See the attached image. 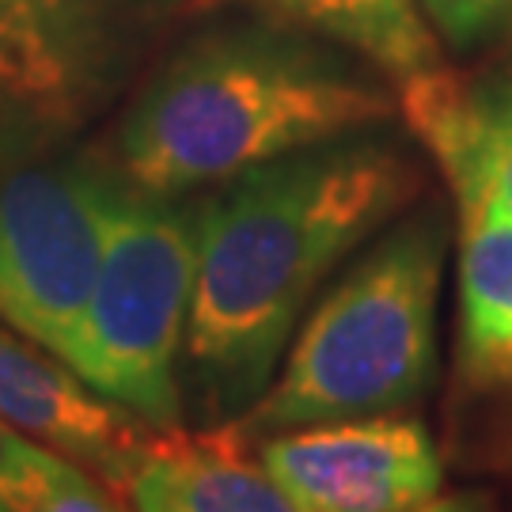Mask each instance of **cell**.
<instances>
[{
	"mask_svg": "<svg viewBox=\"0 0 512 512\" xmlns=\"http://www.w3.org/2000/svg\"><path fill=\"white\" fill-rule=\"evenodd\" d=\"M258 456L308 512H410L444 486L425 421L403 410L285 429Z\"/></svg>",
	"mask_w": 512,
	"mask_h": 512,
	"instance_id": "cell-7",
	"label": "cell"
},
{
	"mask_svg": "<svg viewBox=\"0 0 512 512\" xmlns=\"http://www.w3.org/2000/svg\"><path fill=\"white\" fill-rule=\"evenodd\" d=\"M236 429L145 437L122 482L133 512H308Z\"/></svg>",
	"mask_w": 512,
	"mask_h": 512,
	"instance_id": "cell-10",
	"label": "cell"
},
{
	"mask_svg": "<svg viewBox=\"0 0 512 512\" xmlns=\"http://www.w3.org/2000/svg\"><path fill=\"white\" fill-rule=\"evenodd\" d=\"M0 418L88 467L114 494L122 490L148 429L8 323H0Z\"/></svg>",
	"mask_w": 512,
	"mask_h": 512,
	"instance_id": "cell-8",
	"label": "cell"
},
{
	"mask_svg": "<svg viewBox=\"0 0 512 512\" xmlns=\"http://www.w3.org/2000/svg\"><path fill=\"white\" fill-rule=\"evenodd\" d=\"M418 194V167L384 141H327L220 183L202 202L186 327L205 418L262 399L315 289Z\"/></svg>",
	"mask_w": 512,
	"mask_h": 512,
	"instance_id": "cell-1",
	"label": "cell"
},
{
	"mask_svg": "<svg viewBox=\"0 0 512 512\" xmlns=\"http://www.w3.org/2000/svg\"><path fill=\"white\" fill-rule=\"evenodd\" d=\"M274 16L365 57L391 80H414L440 65L437 38L418 0H258Z\"/></svg>",
	"mask_w": 512,
	"mask_h": 512,
	"instance_id": "cell-12",
	"label": "cell"
},
{
	"mask_svg": "<svg viewBox=\"0 0 512 512\" xmlns=\"http://www.w3.org/2000/svg\"><path fill=\"white\" fill-rule=\"evenodd\" d=\"M122 175L88 160L0 171V323L69 365Z\"/></svg>",
	"mask_w": 512,
	"mask_h": 512,
	"instance_id": "cell-5",
	"label": "cell"
},
{
	"mask_svg": "<svg viewBox=\"0 0 512 512\" xmlns=\"http://www.w3.org/2000/svg\"><path fill=\"white\" fill-rule=\"evenodd\" d=\"M448 255L440 209L391 228L308 315L281 376L255 406L224 421L262 440L414 406L437 372V300Z\"/></svg>",
	"mask_w": 512,
	"mask_h": 512,
	"instance_id": "cell-3",
	"label": "cell"
},
{
	"mask_svg": "<svg viewBox=\"0 0 512 512\" xmlns=\"http://www.w3.org/2000/svg\"><path fill=\"white\" fill-rule=\"evenodd\" d=\"M459 224V365L478 387L512 384V220L467 213Z\"/></svg>",
	"mask_w": 512,
	"mask_h": 512,
	"instance_id": "cell-11",
	"label": "cell"
},
{
	"mask_svg": "<svg viewBox=\"0 0 512 512\" xmlns=\"http://www.w3.org/2000/svg\"><path fill=\"white\" fill-rule=\"evenodd\" d=\"M38 512H126L110 497L107 482H95L80 471V463L50 452L46 459V486Z\"/></svg>",
	"mask_w": 512,
	"mask_h": 512,
	"instance_id": "cell-15",
	"label": "cell"
},
{
	"mask_svg": "<svg viewBox=\"0 0 512 512\" xmlns=\"http://www.w3.org/2000/svg\"><path fill=\"white\" fill-rule=\"evenodd\" d=\"M202 202L114 190L103 262L69 368L156 433L183 425L179 353L198 285Z\"/></svg>",
	"mask_w": 512,
	"mask_h": 512,
	"instance_id": "cell-4",
	"label": "cell"
},
{
	"mask_svg": "<svg viewBox=\"0 0 512 512\" xmlns=\"http://www.w3.org/2000/svg\"><path fill=\"white\" fill-rule=\"evenodd\" d=\"M429 27L456 50H475L512 31V0H418Z\"/></svg>",
	"mask_w": 512,
	"mask_h": 512,
	"instance_id": "cell-13",
	"label": "cell"
},
{
	"mask_svg": "<svg viewBox=\"0 0 512 512\" xmlns=\"http://www.w3.org/2000/svg\"><path fill=\"white\" fill-rule=\"evenodd\" d=\"M50 452L0 418V512H38Z\"/></svg>",
	"mask_w": 512,
	"mask_h": 512,
	"instance_id": "cell-14",
	"label": "cell"
},
{
	"mask_svg": "<svg viewBox=\"0 0 512 512\" xmlns=\"http://www.w3.org/2000/svg\"><path fill=\"white\" fill-rule=\"evenodd\" d=\"M395 99L308 38L209 27L152 69L122 114L114 164L145 194L183 198L391 118Z\"/></svg>",
	"mask_w": 512,
	"mask_h": 512,
	"instance_id": "cell-2",
	"label": "cell"
},
{
	"mask_svg": "<svg viewBox=\"0 0 512 512\" xmlns=\"http://www.w3.org/2000/svg\"><path fill=\"white\" fill-rule=\"evenodd\" d=\"M209 4H220V0H198V8H209Z\"/></svg>",
	"mask_w": 512,
	"mask_h": 512,
	"instance_id": "cell-17",
	"label": "cell"
},
{
	"mask_svg": "<svg viewBox=\"0 0 512 512\" xmlns=\"http://www.w3.org/2000/svg\"><path fill=\"white\" fill-rule=\"evenodd\" d=\"M399 107L444 171L459 217L512 220V80L459 84L437 65L406 80Z\"/></svg>",
	"mask_w": 512,
	"mask_h": 512,
	"instance_id": "cell-9",
	"label": "cell"
},
{
	"mask_svg": "<svg viewBox=\"0 0 512 512\" xmlns=\"http://www.w3.org/2000/svg\"><path fill=\"white\" fill-rule=\"evenodd\" d=\"M198 0H0V103L31 126L92 118Z\"/></svg>",
	"mask_w": 512,
	"mask_h": 512,
	"instance_id": "cell-6",
	"label": "cell"
},
{
	"mask_svg": "<svg viewBox=\"0 0 512 512\" xmlns=\"http://www.w3.org/2000/svg\"><path fill=\"white\" fill-rule=\"evenodd\" d=\"M410 512H490V509H486V501H482V497L459 494V497H433L429 505L410 509Z\"/></svg>",
	"mask_w": 512,
	"mask_h": 512,
	"instance_id": "cell-16",
	"label": "cell"
}]
</instances>
